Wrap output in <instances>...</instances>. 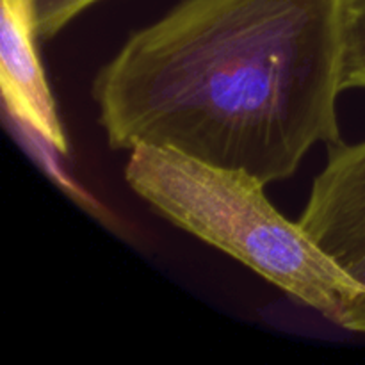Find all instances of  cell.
I'll list each match as a JSON object with an SVG mask.
<instances>
[{"label":"cell","instance_id":"obj_1","mask_svg":"<svg viewBox=\"0 0 365 365\" xmlns=\"http://www.w3.org/2000/svg\"><path fill=\"white\" fill-rule=\"evenodd\" d=\"M342 0H182L93 81L113 150H173L264 185L342 141Z\"/></svg>","mask_w":365,"mask_h":365},{"label":"cell","instance_id":"obj_2","mask_svg":"<svg viewBox=\"0 0 365 365\" xmlns=\"http://www.w3.org/2000/svg\"><path fill=\"white\" fill-rule=\"evenodd\" d=\"M128 152V187L164 220L234 257L330 323L365 335V289L299 221L269 202L262 182L173 150L139 145Z\"/></svg>","mask_w":365,"mask_h":365},{"label":"cell","instance_id":"obj_3","mask_svg":"<svg viewBox=\"0 0 365 365\" xmlns=\"http://www.w3.org/2000/svg\"><path fill=\"white\" fill-rule=\"evenodd\" d=\"M299 225L365 289V139L328 146Z\"/></svg>","mask_w":365,"mask_h":365},{"label":"cell","instance_id":"obj_4","mask_svg":"<svg viewBox=\"0 0 365 365\" xmlns=\"http://www.w3.org/2000/svg\"><path fill=\"white\" fill-rule=\"evenodd\" d=\"M0 86L7 113L56 152L66 155V134L36 48L34 0H2Z\"/></svg>","mask_w":365,"mask_h":365},{"label":"cell","instance_id":"obj_5","mask_svg":"<svg viewBox=\"0 0 365 365\" xmlns=\"http://www.w3.org/2000/svg\"><path fill=\"white\" fill-rule=\"evenodd\" d=\"M342 89H365V0H342Z\"/></svg>","mask_w":365,"mask_h":365},{"label":"cell","instance_id":"obj_6","mask_svg":"<svg viewBox=\"0 0 365 365\" xmlns=\"http://www.w3.org/2000/svg\"><path fill=\"white\" fill-rule=\"evenodd\" d=\"M100 0H34L38 39H52L81 13Z\"/></svg>","mask_w":365,"mask_h":365}]
</instances>
